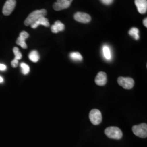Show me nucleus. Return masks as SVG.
I'll return each mask as SVG.
<instances>
[{"mask_svg": "<svg viewBox=\"0 0 147 147\" xmlns=\"http://www.w3.org/2000/svg\"><path fill=\"white\" fill-rule=\"evenodd\" d=\"M70 5L71 2L69 0H57V2L53 5V8L55 11H61L68 8Z\"/></svg>", "mask_w": 147, "mask_h": 147, "instance_id": "0eeeda50", "label": "nucleus"}, {"mask_svg": "<svg viewBox=\"0 0 147 147\" xmlns=\"http://www.w3.org/2000/svg\"><path fill=\"white\" fill-rule=\"evenodd\" d=\"M13 52L15 55V59L17 60L21 59L22 58V54L19 51V49L17 47H14L13 48Z\"/></svg>", "mask_w": 147, "mask_h": 147, "instance_id": "6ab92c4d", "label": "nucleus"}, {"mask_svg": "<svg viewBox=\"0 0 147 147\" xmlns=\"http://www.w3.org/2000/svg\"><path fill=\"white\" fill-rule=\"evenodd\" d=\"M89 119L91 123L95 125L99 124L102 121V115L100 111L93 109L89 113Z\"/></svg>", "mask_w": 147, "mask_h": 147, "instance_id": "20e7f679", "label": "nucleus"}, {"mask_svg": "<svg viewBox=\"0 0 147 147\" xmlns=\"http://www.w3.org/2000/svg\"><path fill=\"white\" fill-rule=\"evenodd\" d=\"M130 36L133 37L135 40H138L140 38L139 30L136 27H132L129 32Z\"/></svg>", "mask_w": 147, "mask_h": 147, "instance_id": "dca6fc26", "label": "nucleus"}, {"mask_svg": "<svg viewBox=\"0 0 147 147\" xmlns=\"http://www.w3.org/2000/svg\"><path fill=\"white\" fill-rule=\"evenodd\" d=\"M29 37V34L25 31L21 32L20 36L16 40V44L20 45L23 49H26L27 47L26 43L25 42L26 39Z\"/></svg>", "mask_w": 147, "mask_h": 147, "instance_id": "1a4fd4ad", "label": "nucleus"}, {"mask_svg": "<svg viewBox=\"0 0 147 147\" xmlns=\"http://www.w3.org/2000/svg\"><path fill=\"white\" fill-rule=\"evenodd\" d=\"M70 57L74 61H82L83 59L82 55L78 52L71 53L70 54Z\"/></svg>", "mask_w": 147, "mask_h": 147, "instance_id": "f3484780", "label": "nucleus"}, {"mask_svg": "<svg viewBox=\"0 0 147 147\" xmlns=\"http://www.w3.org/2000/svg\"><path fill=\"white\" fill-rule=\"evenodd\" d=\"M18 63H19V61L14 58V59L11 61V65L12 67L16 68V67H17V66H18Z\"/></svg>", "mask_w": 147, "mask_h": 147, "instance_id": "aec40b11", "label": "nucleus"}, {"mask_svg": "<svg viewBox=\"0 0 147 147\" xmlns=\"http://www.w3.org/2000/svg\"><path fill=\"white\" fill-rule=\"evenodd\" d=\"M16 5V0H7L3 7V14L5 16H9L14 11Z\"/></svg>", "mask_w": 147, "mask_h": 147, "instance_id": "423d86ee", "label": "nucleus"}, {"mask_svg": "<svg viewBox=\"0 0 147 147\" xmlns=\"http://www.w3.org/2000/svg\"><path fill=\"white\" fill-rule=\"evenodd\" d=\"M105 135L112 139L120 140L123 136V133L121 129L116 126H110L105 130Z\"/></svg>", "mask_w": 147, "mask_h": 147, "instance_id": "f03ea898", "label": "nucleus"}, {"mask_svg": "<svg viewBox=\"0 0 147 147\" xmlns=\"http://www.w3.org/2000/svg\"><path fill=\"white\" fill-rule=\"evenodd\" d=\"M20 67H21V70H22V73L23 74L27 75L29 73V72L30 71V68L29 66L26 63H21L20 64Z\"/></svg>", "mask_w": 147, "mask_h": 147, "instance_id": "a211bd4d", "label": "nucleus"}, {"mask_svg": "<svg viewBox=\"0 0 147 147\" xmlns=\"http://www.w3.org/2000/svg\"><path fill=\"white\" fill-rule=\"evenodd\" d=\"M47 14V11L44 9L34 11L27 16L26 20H25L24 24L27 26L31 25L32 24L38 20L40 18L46 16Z\"/></svg>", "mask_w": 147, "mask_h": 147, "instance_id": "f257e3e1", "label": "nucleus"}, {"mask_svg": "<svg viewBox=\"0 0 147 147\" xmlns=\"http://www.w3.org/2000/svg\"><path fill=\"white\" fill-rule=\"evenodd\" d=\"M117 82L119 85H120L124 89H130L133 88L134 86V80L130 78L119 77L118 78Z\"/></svg>", "mask_w": 147, "mask_h": 147, "instance_id": "39448f33", "label": "nucleus"}, {"mask_svg": "<svg viewBox=\"0 0 147 147\" xmlns=\"http://www.w3.org/2000/svg\"><path fill=\"white\" fill-rule=\"evenodd\" d=\"M29 59L33 62H37L39 59V53L36 50H33L29 54Z\"/></svg>", "mask_w": 147, "mask_h": 147, "instance_id": "2eb2a0df", "label": "nucleus"}, {"mask_svg": "<svg viewBox=\"0 0 147 147\" xmlns=\"http://www.w3.org/2000/svg\"><path fill=\"white\" fill-rule=\"evenodd\" d=\"M132 130L137 136L143 138L147 137V124L142 123L140 125H134L132 128Z\"/></svg>", "mask_w": 147, "mask_h": 147, "instance_id": "7ed1b4c3", "label": "nucleus"}, {"mask_svg": "<svg viewBox=\"0 0 147 147\" xmlns=\"http://www.w3.org/2000/svg\"><path fill=\"white\" fill-rule=\"evenodd\" d=\"M95 84L98 86H104L107 82L106 74L101 71L97 74L95 79Z\"/></svg>", "mask_w": 147, "mask_h": 147, "instance_id": "9b49d317", "label": "nucleus"}, {"mask_svg": "<svg viewBox=\"0 0 147 147\" xmlns=\"http://www.w3.org/2000/svg\"><path fill=\"white\" fill-rule=\"evenodd\" d=\"M74 17L76 21L84 24L88 23L91 20V16L85 13L78 12L74 15Z\"/></svg>", "mask_w": 147, "mask_h": 147, "instance_id": "6e6552de", "label": "nucleus"}, {"mask_svg": "<svg viewBox=\"0 0 147 147\" xmlns=\"http://www.w3.org/2000/svg\"><path fill=\"white\" fill-rule=\"evenodd\" d=\"M64 28L65 26L63 23H62L60 21H56L55 22L54 25L51 26V30L53 33H57L59 32L63 31Z\"/></svg>", "mask_w": 147, "mask_h": 147, "instance_id": "ddd939ff", "label": "nucleus"}, {"mask_svg": "<svg viewBox=\"0 0 147 147\" xmlns=\"http://www.w3.org/2000/svg\"><path fill=\"white\" fill-rule=\"evenodd\" d=\"M6 69H7V67L5 65L3 64H0V70L4 71L6 70Z\"/></svg>", "mask_w": 147, "mask_h": 147, "instance_id": "4be33fe9", "label": "nucleus"}, {"mask_svg": "<svg viewBox=\"0 0 147 147\" xmlns=\"http://www.w3.org/2000/svg\"><path fill=\"white\" fill-rule=\"evenodd\" d=\"M40 25L45 27H49L50 26V24L48 19L45 16H42L38 20L34 22L33 24H32L31 26L32 28H36Z\"/></svg>", "mask_w": 147, "mask_h": 147, "instance_id": "f8f14e48", "label": "nucleus"}, {"mask_svg": "<svg viewBox=\"0 0 147 147\" xmlns=\"http://www.w3.org/2000/svg\"><path fill=\"white\" fill-rule=\"evenodd\" d=\"M102 54L105 58L107 61H110L112 58V53L111 49L107 45H105L102 47Z\"/></svg>", "mask_w": 147, "mask_h": 147, "instance_id": "4468645a", "label": "nucleus"}, {"mask_svg": "<svg viewBox=\"0 0 147 147\" xmlns=\"http://www.w3.org/2000/svg\"><path fill=\"white\" fill-rule=\"evenodd\" d=\"M69 1H70L71 3V2L73 1V0H69Z\"/></svg>", "mask_w": 147, "mask_h": 147, "instance_id": "393cba45", "label": "nucleus"}, {"mask_svg": "<svg viewBox=\"0 0 147 147\" xmlns=\"http://www.w3.org/2000/svg\"><path fill=\"white\" fill-rule=\"evenodd\" d=\"M135 3L137 10L140 14H144L147 12V0H135Z\"/></svg>", "mask_w": 147, "mask_h": 147, "instance_id": "9d476101", "label": "nucleus"}, {"mask_svg": "<svg viewBox=\"0 0 147 147\" xmlns=\"http://www.w3.org/2000/svg\"><path fill=\"white\" fill-rule=\"evenodd\" d=\"M100 1L105 5H110L113 2V0H100Z\"/></svg>", "mask_w": 147, "mask_h": 147, "instance_id": "412c9836", "label": "nucleus"}, {"mask_svg": "<svg viewBox=\"0 0 147 147\" xmlns=\"http://www.w3.org/2000/svg\"><path fill=\"white\" fill-rule=\"evenodd\" d=\"M3 82V79L2 77L0 76V83H2Z\"/></svg>", "mask_w": 147, "mask_h": 147, "instance_id": "b1692460", "label": "nucleus"}, {"mask_svg": "<svg viewBox=\"0 0 147 147\" xmlns=\"http://www.w3.org/2000/svg\"><path fill=\"white\" fill-rule=\"evenodd\" d=\"M147 18H145V19L143 20V24H144V26L146 27H147Z\"/></svg>", "mask_w": 147, "mask_h": 147, "instance_id": "5701e85b", "label": "nucleus"}]
</instances>
